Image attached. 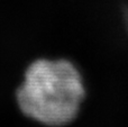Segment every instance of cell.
Here are the masks:
<instances>
[{
	"instance_id": "6da1fadb",
	"label": "cell",
	"mask_w": 128,
	"mask_h": 127,
	"mask_svg": "<svg viewBox=\"0 0 128 127\" xmlns=\"http://www.w3.org/2000/svg\"><path fill=\"white\" fill-rule=\"evenodd\" d=\"M83 97L79 72L64 60L34 62L17 92L22 112L48 126H62L73 120Z\"/></svg>"
}]
</instances>
